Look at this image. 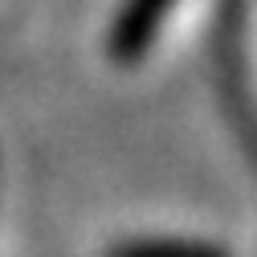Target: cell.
Listing matches in <instances>:
<instances>
[{
	"label": "cell",
	"instance_id": "6da1fadb",
	"mask_svg": "<svg viewBox=\"0 0 257 257\" xmlns=\"http://www.w3.org/2000/svg\"><path fill=\"white\" fill-rule=\"evenodd\" d=\"M176 0H126V5L118 9L114 25H110V61L114 66H135V61L151 49L159 25L168 21Z\"/></svg>",
	"mask_w": 257,
	"mask_h": 257
},
{
	"label": "cell",
	"instance_id": "7a4b0ae2",
	"mask_svg": "<svg viewBox=\"0 0 257 257\" xmlns=\"http://www.w3.org/2000/svg\"><path fill=\"white\" fill-rule=\"evenodd\" d=\"M106 257H229L204 241H122Z\"/></svg>",
	"mask_w": 257,
	"mask_h": 257
}]
</instances>
